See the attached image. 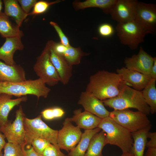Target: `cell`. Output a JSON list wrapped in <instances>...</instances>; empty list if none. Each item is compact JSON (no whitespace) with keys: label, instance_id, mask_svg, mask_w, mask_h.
Masks as SVG:
<instances>
[{"label":"cell","instance_id":"obj_1","mask_svg":"<svg viewBox=\"0 0 156 156\" xmlns=\"http://www.w3.org/2000/svg\"><path fill=\"white\" fill-rule=\"evenodd\" d=\"M125 83L117 73L99 70L90 77L85 91L103 101L117 96Z\"/></svg>","mask_w":156,"mask_h":156},{"label":"cell","instance_id":"obj_2","mask_svg":"<svg viewBox=\"0 0 156 156\" xmlns=\"http://www.w3.org/2000/svg\"><path fill=\"white\" fill-rule=\"evenodd\" d=\"M102 101L105 106L114 110L133 108L147 115L150 113V108L145 102L142 91L134 89L126 83L123 85L117 96Z\"/></svg>","mask_w":156,"mask_h":156},{"label":"cell","instance_id":"obj_3","mask_svg":"<svg viewBox=\"0 0 156 156\" xmlns=\"http://www.w3.org/2000/svg\"><path fill=\"white\" fill-rule=\"evenodd\" d=\"M40 79H29L18 82H0V94H6L18 98L28 94L47 98L51 89Z\"/></svg>","mask_w":156,"mask_h":156},{"label":"cell","instance_id":"obj_4","mask_svg":"<svg viewBox=\"0 0 156 156\" xmlns=\"http://www.w3.org/2000/svg\"><path fill=\"white\" fill-rule=\"evenodd\" d=\"M98 127L105 134L107 144L118 147L122 154L131 152L133 142L131 133L109 116L103 119Z\"/></svg>","mask_w":156,"mask_h":156},{"label":"cell","instance_id":"obj_5","mask_svg":"<svg viewBox=\"0 0 156 156\" xmlns=\"http://www.w3.org/2000/svg\"><path fill=\"white\" fill-rule=\"evenodd\" d=\"M109 116L131 133L151 126L147 115L129 109L114 110Z\"/></svg>","mask_w":156,"mask_h":156},{"label":"cell","instance_id":"obj_6","mask_svg":"<svg viewBox=\"0 0 156 156\" xmlns=\"http://www.w3.org/2000/svg\"><path fill=\"white\" fill-rule=\"evenodd\" d=\"M117 34L122 44L134 50L144 41L147 32L135 20L118 23Z\"/></svg>","mask_w":156,"mask_h":156},{"label":"cell","instance_id":"obj_7","mask_svg":"<svg viewBox=\"0 0 156 156\" xmlns=\"http://www.w3.org/2000/svg\"><path fill=\"white\" fill-rule=\"evenodd\" d=\"M33 69L39 78L49 86H54L60 81L59 75L50 59V47L48 41L37 57Z\"/></svg>","mask_w":156,"mask_h":156},{"label":"cell","instance_id":"obj_8","mask_svg":"<svg viewBox=\"0 0 156 156\" xmlns=\"http://www.w3.org/2000/svg\"><path fill=\"white\" fill-rule=\"evenodd\" d=\"M25 117L21 105L16 112L15 118L12 122L9 120L5 125L0 127V132L5 136L8 142L25 146V130L24 124Z\"/></svg>","mask_w":156,"mask_h":156},{"label":"cell","instance_id":"obj_9","mask_svg":"<svg viewBox=\"0 0 156 156\" xmlns=\"http://www.w3.org/2000/svg\"><path fill=\"white\" fill-rule=\"evenodd\" d=\"M62 128L58 131L57 145L60 149L69 152L78 144L82 133L79 127L73 125L68 118L65 119Z\"/></svg>","mask_w":156,"mask_h":156},{"label":"cell","instance_id":"obj_10","mask_svg":"<svg viewBox=\"0 0 156 156\" xmlns=\"http://www.w3.org/2000/svg\"><path fill=\"white\" fill-rule=\"evenodd\" d=\"M134 20L147 32L153 34L156 29V5L137 1Z\"/></svg>","mask_w":156,"mask_h":156},{"label":"cell","instance_id":"obj_11","mask_svg":"<svg viewBox=\"0 0 156 156\" xmlns=\"http://www.w3.org/2000/svg\"><path fill=\"white\" fill-rule=\"evenodd\" d=\"M41 115L33 119L25 117L24 120L25 131L45 139L51 144L57 145L58 131L51 128L42 120Z\"/></svg>","mask_w":156,"mask_h":156},{"label":"cell","instance_id":"obj_12","mask_svg":"<svg viewBox=\"0 0 156 156\" xmlns=\"http://www.w3.org/2000/svg\"><path fill=\"white\" fill-rule=\"evenodd\" d=\"M154 57L146 53L140 46L138 53L125 59V67L141 73L149 75L153 66Z\"/></svg>","mask_w":156,"mask_h":156},{"label":"cell","instance_id":"obj_13","mask_svg":"<svg viewBox=\"0 0 156 156\" xmlns=\"http://www.w3.org/2000/svg\"><path fill=\"white\" fill-rule=\"evenodd\" d=\"M138 1L135 0H116L109 14L118 23L134 20Z\"/></svg>","mask_w":156,"mask_h":156},{"label":"cell","instance_id":"obj_14","mask_svg":"<svg viewBox=\"0 0 156 156\" xmlns=\"http://www.w3.org/2000/svg\"><path fill=\"white\" fill-rule=\"evenodd\" d=\"M78 104L81 105L85 111L101 119L109 116L110 112L106 109L102 101L86 91L81 93Z\"/></svg>","mask_w":156,"mask_h":156},{"label":"cell","instance_id":"obj_15","mask_svg":"<svg viewBox=\"0 0 156 156\" xmlns=\"http://www.w3.org/2000/svg\"><path fill=\"white\" fill-rule=\"evenodd\" d=\"M117 74L127 85L130 84L133 89L141 91L147 85L152 79L149 75L122 67L116 70Z\"/></svg>","mask_w":156,"mask_h":156},{"label":"cell","instance_id":"obj_16","mask_svg":"<svg viewBox=\"0 0 156 156\" xmlns=\"http://www.w3.org/2000/svg\"><path fill=\"white\" fill-rule=\"evenodd\" d=\"M21 38L15 37L5 38V42L0 47V60L9 65L16 64L13 58L14 54L17 51L23 50L24 47Z\"/></svg>","mask_w":156,"mask_h":156},{"label":"cell","instance_id":"obj_17","mask_svg":"<svg viewBox=\"0 0 156 156\" xmlns=\"http://www.w3.org/2000/svg\"><path fill=\"white\" fill-rule=\"evenodd\" d=\"M50 47L51 61L56 69L60 79V81L64 85L67 84L72 77V66L62 55L55 52Z\"/></svg>","mask_w":156,"mask_h":156},{"label":"cell","instance_id":"obj_18","mask_svg":"<svg viewBox=\"0 0 156 156\" xmlns=\"http://www.w3.org/2000/svg\"><path fill=\"white\" fill-rule=\"evenodd\" d=\"M26 80L25 70L20 65L10 66L0 60L1 81L18 82Z\"/></svg>","mask_w":156,"mask_h":156},{"label":"cell","instance_id":"obj_19","mask_svg":"<svg viewBox=\"0 0 156 156\" xmlns=\"http://www.w3.org/2000/svg\"><path fill=\"white\" fill-rule=\"evenodd\" d=\"M74 115L69 120L75 122L80 129H91L98 127L101 119L85 111L81 112V109L75 110Z\"/></svg>","mask_w":156,"mask_h":156},{"label":"cell","instance_id":"obj_20","mask_svg":"<svg viewBox=\"0 0 156 156\" xmlns=\"http://www.w3.org/2000/svg\"><path fill=\"white\" fill-rule=\"evenodd\" d=\"M12 96L6 94H0V127L8 122L9 113L15 106L27 100V96L14 99H12Z\"/></svg>","mask_w":156,"mask_h":156},{"label":"cell","instance_id":"obj_21","mask_svg":"<svg viewBox=\"0 0 156 156\" xmlns=\"http://www.w3.org/2000/svg\"><path fill=\"white\" fill-rule=\"evenodd\" d=\"M4 7V13L9 17L14 19L16 25L20 28L24 20L28 16L19 5L18 0H3Z\"/></svg>","mask_w":156,"mask_h":156},{"label":"cell","instance_id":"obj_22","mask_svg":"<svg viewBox=\"0 0 156 156\" xmlns=\"http://www.w3.org/2000/svg\"><path fill=\"white\" fill-rule=\"evenodd\" d=\"M0 35L5 38L15 37L22 38L23 31L16 25L13 24L9 18L4 12H0Z\"/></svg>","mask_w":156,"mask_h":156},{"label":"cell","instance_id":"obj_23","mask_svg":"<svg viewBox=\"0 0 156 156\" xmlns=\"http://www.w3.org/2000/svg\"><path fill=\"white\" fill-rule=\"evenodd\" d=\"M116 0H86L81 2L75 1L73 3L74 8L76 10L89 8H97L101 9L106 14H109Z\"/></svg>","mask_w":156,"mask_h":156},{"label":"cell","instance_id":"obj_24","mask_svg":"<svg viewBox=\"0 0 156 156\" xmlns=\"http://www.w3.org/2000/svg\"><path fill=\"white\" fill-rule=\"evenodd\" d=\"M101 130V129L99 127L93 129L85 130L84 132L82 133L77 145L69 152L68 156H84L92 138Z\"/></svg>","mask_w":156,"mask_h":156},{"label":"cell","instance_id":"obj_25","mask_svg":"<svg viewBox=\"0 0 156 156\" xmlns=\"http://www.w3.org/2000/svg\"><path fill=\"white\" fill-rule=\"evenodd\" d=\"M151 126L131 133L133 142L131 152L134 156H144L147 134Z\"/></svg>","mask_w":156,"mask_h":156},{"label":"cell","instance_id":"obj_26","mask_svg":"<svg viewBox=\"0 0 156 156\" xmlns=\"http://www.w3.org/2000/svg\"><path fill=\"white\" fill-rule=\"evenodd\" d=\"M106 144L105 133L101 130L92 137L84 156H103L102 150Z\"/></svg>","mask_w":156,"mask_h":156},{"label":"cell","instance_id":"obj_27","mask_svg":"<svg viewBox=\"0 0 156 156\" xmlns=\"http://www.w3.org/2000/svg\"><path fill=\"white\" fill-rule=\"evenodd\" d=\"M156 80L152 79L141 91L143 97L146 103L149 106L150 113L152 114H155L156 112Z\"/></svg>","mask_w":156,"mask_h":156},{"label":"cell","instance_id":"obj_28","mask_svg":"<svg viewBox=\"0 0 156 156\" xmlns=\"http://www.w3.org/2000/svg\"><path fill=\"white\" fill-rule=\"evenodd\" d=\"M89 53L83 52L80 47H67L62 55L66 61L72 66L79 64L82 57L89 55Z\"/></svg>","mask_w":156,"mask_h":156},{"label":"cell","instance_id":"obj_29","mask_svg":"<svg viewBox=\"0 0 156 156\" xmlns=\"http://www.w3.org/2000/svg\"><path fill=\"white\" fill-rule=\"evenodd\" d=\"M25 140L26 145H31L34 151L40 155H41L45 148L51 143L47 140L32 134L25 130Z\"/></svg>","mask_w":156,"mask_h":156},{"label":"cell","instance_id":"obj_30","mask_svg":"<svg viewBox=\"0 0 156 156\" xmlns=\"http://www.w3.org/2000/svg\"><path fill=\"white\" fill-rule=\"evenodd\" d=\"M25 147L16 143L6 142L3 148V156H24Z\"/></svg>","mask_w":156,"mask_h":156},{"label":"cell","instance_id":"obj_31","mask_svg":"<svg viewBox=\"0 0 156 156\" xmlns=\"http://www.w3.org/2000/svg\"><path fill=\"white\" fill-rule=\"evenodd\" d=\"M65 113L62 108L58 107L46 108L41 112L42 116L44 119L48 120L61 118Z\"/></svg>","mask_w":156,"mask_h":156},{"label":"cell","instance_id":"obj_32","mask_svg":"<svg viewBox=\"0 0 156 156\" xmlns=\"http://www.w3.org/2000/svg\"><path fill=\"white\" fill-rule=\"evenodd\" d=\"M61 1L60 0H56L51 2L44 1H37L34 5L33 10L27 14L28 16L43 13L48 10L51 5Z\"/></svg>","mask_w":156,"mask_h":156},{"label":"cell","instance_id":"obj_33","mask_svg":"<svg viewBox=\"0 0 156 156\" xmlns=\"http://www.w3.org/2000/svg\"><path fill=\"white\" fill-rule=\"evenodd\" d=\"M42 156H65L57 145L51 143L49 144L44 150L41 155Z\"/></svg>","mask_w":156,"mask_h":156},{"label":"cell","instance_id":"obj_34","mask_svg":"<svg viewBox=\"0 0 156 156\" xmlns=\"http://www.w3.org/2000/svg\"><path fill=\"white\" fill-rule=\"evenodd\" d=\"M98 31L99 34L104 37H111L114 32V29L112 25L107 23L100 25L98 28Z\"/></svg>","mask_w":156,"mask_h":156},{"label":"cell","instance_id":"obj_35","mask_svg":"<svg viewBox=\"0 0 156 156\" xmlns=\"http://www.w3.org/2000/svg\"><path fill=\"white\" fill-rule=\"evenodd\" d=\"M49 23L54 28L57 33L60 39V42L67 47L70 46L71 45L70 44L68 38L64 33L58 25L53 21H50Z\"/></svg>","mask_w":156,"mask_h":156},{"label":"cell","instance_id":"obj_36","mask_svg":"<svg viewBox=\"0 0 156 156\" xmlns=\"http://www.w3.org/2000/svg\"><path fill=\"white\" fill-rule=\"evenodd\" d=\"M18 1L24 12L27 14L30 12L37 1L36 0H18Z\"/></svg>","mask_w":156,"mask_h":156},{"label":"cell","instance_id":"obj_37","mask_svg":"<svg viewBox=\"0 0 156 156\" xmlns=\"http://www.w3.org/2000/svg\"><path fill=\"white\" fill-rule=\"evenodd\" d=\"M147 138L150 140L147 142L146 147L149 148H156V132H149L147 134Z\"/></svg>","mask_w":156,"mask_h":156},{"label":"cell","instance_id":"obj_38","mask_svg":"<svg viewBox=\"0 0 156 156\" xmlns=\"http://www.w3.org/2000/svg\"><path fill=\"white\" fill-rule=\"evenodd\" d=\"M27 148L24 149V156H42L36 152L32 146L29 145H27Z\"/></svg>","mask_w":156,"mask_h":156},{"label":"cell","instance_id":"obj_39","mask_svg":"<svg viewBox=\"0 0 156 156\" xmlns=\"http://www.w3.org/2000/svg\"><path fill=\"white\" fill-rule=\"evenodd\" d=\"M149 76L152 79L156 80V57H155L153 63Z\"/></svg>","mask_w":156,"mask_h":156},{"label":"cell","instance_id":"obj_40","mask_svg":"<svg viewBox=\"0 0 156 156\" xmlns=\"http://www.w3.org/2000/svg\"><path fill=\"white\" fill-rule=\"evenodd\" d=\"M144 156H156V148H148Z\"/></svg>","mask_w":156,"mask_h":156},{"label":"cell","instance_id":"obj_41","mask_svg":"<svg viewBox=\"0 0 156 156\" xmlns=\"http://www.w3.org/2000/svg\"><path fill=\"white\" fill-rule=\"evenodd\" d=\"M5 135L0 132V153L2 152L6 143L5 140Z\"/></svg>","mask_w":156,"mask_h":156},{"label":"cell","instance_id":"obj_42","mask_svg":"<svg viewBox=\"0 0 156 156\" xmlns=\"http://www.w3.org/2000/svg\"><path fill=\"white\" fill-rule=\"evenodd\" d=\"M121 156H134L133 153L131 152L129 153L122 154Z\"/></svg>","mask_w":156,"mask_h":156},{"label":"cell","instance_id":"obj_43","mask_svg":"<svg viewBox=\"0 0 156 156\" xmlns=\"http://www.w3.org/2000/svg\"><path fill=\"white\" fill-rule=\"evenodd\" d=\"M2 5H3V2L2 1L0 0V12H1V10L2 8Z\"/></svg>","mask_w":156,"mask_h":156},{"label":"cell","instance_id":"obj_44","mask_svg":"<svg viewBox=\"0 0 156 156\" xmlns=\"http://www.w3.org/2000/svg\"><path fill=\"white\" fill-rule=\"evenodd\" d=\"M3 154L2 152L0 153V156H3Z\"/></svg>","mask_w":156,"mask_h":156},{"label":"cell","instance_id":"obj_45","mask_svg":"<svg viewBox=\"0 0 156 156\" xmlns=\"http://www.w3.org/2000/svg\"><path fill=\"white\" fill-rule=\"evenodd\" d=\"M65 156H68V155H65Z\"/></svg>","mask_w":156,"mask_h":156},{"label":"cell","instance_id":"obj_46","mask_svg":"<svg viewBox=\"0 0 156 156\" xmlns=\"http://www.w3.org/2000/svg\"><path fill=\"white\" fill-rule=\"evenodd\" d=\"M1 81L0 80V82Z\"/></svg>","mask_w":156,"mask_h":156}]
</instances>
